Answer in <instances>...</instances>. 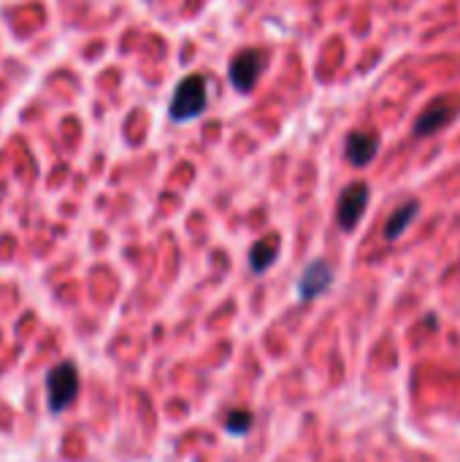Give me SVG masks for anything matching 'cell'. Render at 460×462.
Returning a JSON list of instances; mask_svg holds the SVG:
<instances>
[{
	"label": "cell",
	"mask_w": 460,
	"mask_h": 462,
	"mask_svg": "<svg viewBox=\"0 0 460 462\" xmlns=\"http://www.w3.org/2000/svg\"><path fill=\"white\" fill-rule=\"evenodd\" d=\"M366 206H369V187L363 181L350 184L342 192V198H339V211H336L339 225L344 230H355L358 222H361V217L366 214Z\"/></svg>",
	"instance_id": "obj_3"
},
{
	"label": "cell",
	"mask_w": 460,
	"mask_h": 462,
	"mask_svg": "<svg viewBox=\"0 0 460 462\" xmlns=\"http://www.w3.org/2000/svg\"><path fill=\"white\" fill-rule=\"evenodd\" d=\"M455 114H458L455 97H437V100L420 114V119H418V125H415V133H418V135H434V133L445 130V127L455 119Z\"/></svg>",
	"instance_id": "obj_5"
},
{
	"label": "cell",
	"mask_w": 460,
	"mask_h": 462,
	"mask_svg": "<svg viewBox=\"0 0 460 462\" xmlns=\"http://www.w3.org/2000/svg\"><path fill=\"white\" fill-rule=\"evenodd\" d=\"M263 70V57L258 49H244L230 60V81L239 92H252Z\"/></svg>",
	"instance_id": "obj_4"
},
{
	"label": "cell",
	"mask_w": 460,
	"mask_h": 462,
	"mask_svg": "<svg viewBox=\"0 0 460 462\" xmlns=\"http://www.w3.org/2000/svg\"><path fill=\"white\" fill-rule=\"evenodd\" d=\"M79 393V374L73 363H57L46 376V398L52 411H65Z\"/></svg>",
	"instance_id": "obj_2"
},
{
	"label": "cell",
	"mask_w": 460,
	"mask_h": 462,
	"mask_svg": "<svg viewBox=\"0 0 460 462\" xmlns=\"http://www.w3.org/2000/svg\"><path fill=\"white\" fill-rule=\"evenodd\" d=\"M206 103H209V87H206V79L192 73L187 79L179 81L174 97H171V119L176 122H190V119H198L203 111H206Z\"/></svg>",
	"instance_id": "obj_1"
},
{
	"label": "cell",
	"mask_w": 460,
	"mask_h": 462,
	"mask_svg": "<svg viewBox=\"0 0 460 462\" xmlns=\"http://www.w3.org/2000/svg\"><path fill=\"white\" fill-rule=\"evenodd\" d=\"M249 425H252V414L249 411H233V414H228V422H225L228 433H236V436L247 433Z\"/></svg>",
	"instance_id": "obj_10"
},
{
	"label": "cell",
	"mask_w": 460,
	"mask_h": 462,
	"mask_svg": "<svg viewBox=\"0 0 460 462\" xmlns=\"http://www.w3.org/2000/svg\"><path fill=\"white\" fill-rule=\"evenodd\" d=\"M344 149H347L350 162L355 168H363V165H369L377 157V152H380V135L374 130H355V133H350Z\"/></svg>",
	"instance_id": "obj_6"
},
{
	"label": "cell",
	"mask_w": 460,
	"mask_h": 462,
	"mask_svg": "<svg viewBox=\"0 0 460 462\" xmlns=\"http://www.w3.org/2000/svg\"><path fill=\"white\" fill-rule=\"evenodd\" d=\"M277 257H279V238H277V236H266V238H260V241L252 246V252H249V265H252L255 273H263V271H268V268L274 265Z\"/></svg>",
	"instance_id": "obj_8"
},
{
	"label": "cell",
	"mask_w": 460,
	"mask_h": 462,
	"mask_svg": "<svg viewBox=\"0 0 460 462\" xmlns=\"http://www.w3.org/2000/svg\"><path fill=\"white\" fill-rule=\"evenodd\" d=\"M418 200H409V203H404V206H399L393 214H390V219H388V225H385V238L388 241H396V238H401L404 233H407V227L412 225V219L418 217Z\"/></svg>",
	"instance_id": "obj_9"
},
{
	"label": "cell",
	"mask_w": 460,
	"mask_h": 462,
	"mask_svg": "<svg viewBox=\"0 0 460 462\" xmlns=\"http://www.w3.org/2000/svg\"><path fill=\"white\" fill-rule=\"evenodd\" d=\"M331 282H333V271L328 268V263L314 260V263L304 271V276H301V282H298V298H301V300H314V298H320V295L331 287Z\"/></svg>",
	"instance_id": "obj_7"
}]
</instances>
